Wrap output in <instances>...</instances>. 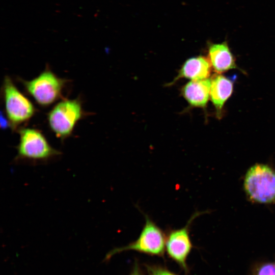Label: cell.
Instances as JSON below:
<instances>
[{
    "mask_svg": "<svg viewBox=\"0 0 275 275\" xmlns=\"http://www.w3.org/2000/svg\"><path fill=\"white\" fill-rule=\"evenodd\" d=\"M246 196L252 202L271 204L275 202V170L263 163H256L246 172L243 182Z\"/></svg>",
    "mask_w": 275,
    "mask_h": 275,
    "instance_id": "cell-1",
    "label": "cell"
},
{
    "mask_svg": "<svg viewBox=\"0 0 275 275\" xmlns=\"http://www.w3.org/2000/svg\"><path fill=\"white\" fill-rule=\"evenodd\" d=\"M18 132L20 137L15 160L46 162L61 154L52 147L40 130L22 127Z\"/></svg>",
    "mask_w": 275,
    "mask_h": 275,
    "instance_id": "cell-2",
    "label": "cell"
},
{
    "mask_svg": "<svg viewBox=\"0 0 275 275\" xmlns=\"http://www.w3.org/2000/svg\"><path fill=\"white\" fill-rule=\"evenodd\" d=\"M85 115L79 98L64 99L49 112L47 120L56 136L63 141L72 133L77 122Z\"/></svg>",
    "mask_w": 275,
    "mask_h": 275,
    "instance_id": "cell-3",
    "label": "cell"
},
{
    "mask_svg": "<svg viewBox=\"0 0 275 275\" xmlns=\"http://www.w3.org/2000/svg\"><path fill=\"white\" fill-rule=\"evenodd\" d=\"M143 214L145 222L138 238L126 246L113 250L106 258L126 251H134L152 256H163L166 250V233L147 214Z\"/></svg>",
    "mask_w": 275,
    "mask_h": 275,
    "instance_id": "cell-4",
    "label": "cell"
},
{
    "mask_svg": "<svg viewBox=\"0 0 275 275\" xmlns=\"http://www.w3.org/2000/svg\"><path fill=\"white\" fill-rule=\"evenodd\" d=\"M19 80L26 92L42 106L50 105L60 98L66 82L65 79L58 77L49 68L31 80Z\"/></svg>",
    "mask_w": 275,
    "mask_h": 275,
    "instance_id": "cell-5",
    "label": "cell"
},
{
    "mask_svg": "<svg viewBox=\"0 0 275 275\" xmlns=\"http://www.w3.org/2000/svg\"><path fill=\"white\" fill-rule=\"evenodd\" d=\"M2 90L6 117L10 127L15 130L33 117L36 108L8 76L4 78Z\"/></svg>",
    "mask_w": 275,
    "mask_h": 275,
    "instance_id": "cell-6",
    "label": "cell"
},
{
    "mask_svg": "<svg viewBox=\"0 0 275 275\" xmlns=\"http://www.w3.org/2000/svg\"><path fill=\"white\" fill-rule=\"evenodd\" d=\"M205 212H194L184 227L169 228L166 233V250L168 256L185 271L188 270L187 258L193 246L190 236V226L195 218Z\"/></svg>",
    "mask_w": 275,
    "mask_h": 275,
    "instance_id": "cell-7",
    "label": "cell"
},
{
    "mask_svg": "<svg viewBox=\"0 0 275 275\" xmlns=\"http://www.w3.org/2000/svg\"><path fill=\"white\" fill-rule=\"evenodd\" d=\"M211 82V80L207 78L192 80L183 87V95L192 106L204 107L210 96Z\"/></svg>",
    "mask_w": 275,
    "mask_h": 275,
    "instance_id": "cell-8",
    "label": "cell"
},
{
    "mask_svg": "<svg viewBox=\"0 0 275 275\" xmlns=\"http://www.w3.org/2000/svg\"><path fill=\"white\" fill-rule=\"evenodd\" d=\"M208 52L210 63L216 72L236 68L234 57L226 42L211 45Z\"/></svg>",
    "mask_w": 275,
    "mask_h": 275,
    "instance_id": "cell-9",
    "label": "cell"
},
{
    "mask_svg": "<svg viewBox=\"0 0 275 275\" xmlns=\"http://www.w3.org/2000/svg\"><path fill=\"white\" fill-rule=\"evenodd\" d=\"M211 63L203 57L187 60L182 67L178 77H185L192 80H200L207 78L211 72Z\"/></svg>",
    "mask_w": 275,
    "mask_h": 275,
    "instance_id": "cell-10",
    "label": "cell"
},
{
    "mask_svg": "<svg viewBox=\"0 0 275 275\" xmlns=\"http://www.w3.org/2000/svg\"><path fill=\"white\" fill-rule=\"evenodd\" d=\"M211 81L210 98L216 109L220 111L232 94L233 82L222 75H214Z\"/></svg>",
    "mask_w": 275,
    "mask_h": 275,
    "instance_id": "cell-11",
    "label": "cell"
},
{
    "mask_svg": "<svg viewBox=\"0 0 275 275\" xmlns=\"http://www.w3.org/2000/svg\"><path fill=\"white\" fill-rule=\"evenodd\" d=\"M251 275H275V259L256 263L251 269Z\"/></svg>",
    "mask_w": 275,
    "mask_h": 275,
    "instance_id": "cell-12",
    "label": "cell"
},
{
    "mask_svg": "<svg viewBox=\"0 0 275 275\" xmlns=\"http://www.w3.org/2000/svg\"><path fill=\"white\" fill-rule=\"evenodd\" d=\"M146 268L148 275H176L160 266L147 265Z\"/></svg>",
    "mask_w": 275,
    "mask_h": 275,
    "instance_id": "cell-13",
    "label": "cell"
},
{
    "mask_svg": "<svg viewBox=\"0 0 275 275\" xmlns=\"http://www.w3.org/2000/svg\"><path fill=\"white\" fill-rule=\"evenodd\" d=\"M130 275H143L137 264H135Z\"/></svg>",
    "mask_w": 275,
    "mask_h": 275,
    "instance_id": "cell-14",
    "label": "cell"
}]
</instances>
